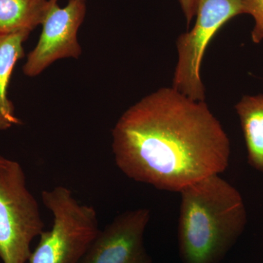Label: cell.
Instances as JSON below:
<instances>
[{
    "instance_id": "6da1fadb",
    "label": "cell",
    "mask_w": 263,
    "mask_h": 263,
    "mask_svg": "<svg viewBox=\"0 0 263 263\" xmlns=\"http://www.w3.org/2000/svg\"><path fill=\"white\" fill-rule=\"evenodd\" d=\"M119 169L132 180L180 193L224 172L230 142L205 101L162 87L132 105L112 131Z\"/></svg>"
},
{
    "instance_id": "9c48e42d",
    "label": "cell",
    "mask_w": 263,
    "mask_h": 263,
    "mask_svg": "<svg viewBox=\"0 0 263 263\" xmlns=\"http://www.w3.org/2000/svg\"><path fill=\"white\" fill-rule=\"evenodd\" d=\"M235 108L245 137L249 163L263 172V94L245 95Z\"/></svg>"
},
{
    "instance_id": "30bf717a",
    "label": "cell",
    "mask_w": 263,
    "mask_h": 263,
    "mask_svg": "<svg viewBox=\"0 0 263 263\" xmlns=\"http://www.w3.org/2000/svg\"><path fill=\"white\" fill-rule=\"evenodd\" d=\"M50 0H0V34L27 30L42 24Z\"/></svg>"
},
{
    "instance_id": "7c38bea8",
    "label": "cell",
    "mask_w": 263,
    "mask_h": 263,
    "mask_svg": "<svg viewBox=\"0 0 263 263\" xmlns=\"http://www.w3.org/2000/svg\"><path fill=\"white\" fill-rule=\"evenodd\" d=\"M186 19V25L190 27L197 14L199 0H178Z\"/></svg>"
},
{
    "instance_id": "52a82bcc",
    "label": "cell",
    "mask_w": 263,
    "mask_h": 263,
    "mask_svg": "<svg viewBox=\"0 0 263 263\" xmlns=\"http://www.w3.org/2000/svg\"><path fill=\"white\" fill-rule=\"evenodd\" d=\"M150 210L127 211L98 235L79 263H152L143 241Z\"/></svg>"
},
{
    "instance_id": "ba28073f",
    "label": "cell",
    "mask_w": 263,
    "mask_h": 263,
    "mask_svg": "<svg viewBox=\"0 0 263 263\" xmlns=\"http://www.w3.org/2000/svg\"><path fill=\"white\" fill-rule=\"evenodd\" d=\"M31 32L27 30L0 34V131L21 125L13 102L8 96L12 74L19 60L25 57L24 43Z\"/></svg>"
},
{
    "instance_id": "3957f363",
    "label": "cell",
    "mask_w": 263,
    "mask_h": 263,
    "mask_svg": "<svg viewBox=\"0 0 263 263\" xmlns=\"http://www.w3.org/2000/svg\"><path fill=\"white\" fill-rule=\"evenodd\" d=\"M42 201L53 216L27 263H79L100 231L92 205L81 204L66 186L43 190Z\"/></svg>"
},
{
    "instance_id": "5b68a950",
    "label": "cell",
    "mask_w": 263,
    "mask_h": 263,
    "mask_svg": "<svg viewBox=\"0 0 263 263\" xmlns=\"http://www.w3.org/2000/svg\"><path fill=\"white\" fill-rule=\"evenodd\" d=\"M249 11L250 0H199L193 28L176 40L178 60L172 87L193 100L205 101L200 70L208 46L230 19L249 15Z\"/></svg>"
},
{
    "instance_id": "277c9868",
    "label": "cell",
    "mask_w": 263,
    "mask_h": 263,
    "mask_svg": "<svg viewBox=\"0 0 263 263\" xmlns=\"http://www.w3.org/2000/svg\"><path fill=\"white\" fill-rule=\"evenodd\" d=\"M23 167L0 155V259L27 263L31 245L44 231L39 205L27 186Z\"/></svg>"
},
{
    "instance_id": "7a4b0ae2",
    "label": "cell",
    "mask_w": 263,
    "mask_h": 263,
    "mask_svg": "<svg viewBox=\"0 0 263 263\" xmlns=\"http://www.w3.org/2000/svg\"><path fill=\"white\" fill-rule=\"evenodd\" d=\"M179 253L183 263H219L243 233L247 210L241 195L220 175L180 192Z\"/></svg>"
},
{
    "instance_id": "8992f818",
    "label": "cell",
    "mask_w": 263,
    "mask_h": 263,
    "mask_svg": "<svg viewBox=\"0 0 263 263\" xmlns=\"http://www.w3.org/2000/svg\"><path fill=\"white\" fill-rule=\"evenodd\" d=\"M58 2L50 0L37 44L27 55L23 66L27 77H36L57 60L78 59L82 53L77 36L86 15V0H69L65 8Z\"/></svg>"
},
{
    "instance_id": "8fae6325",
    "label": "cell",
    "mask_w": 263,
    "mask_h": 263,
    "mask_svg": "<svg viewBox=\"0 0 263 263\" xmlns=\"http://www.w3.org/2000/svg\"><path fill=\"white\" fill-rule=\"evenodd\" d=\"M249 15L254 21L251 37L253 43L258 44L263 41V0H250Z\"/></svg>"
}]
</instances>
